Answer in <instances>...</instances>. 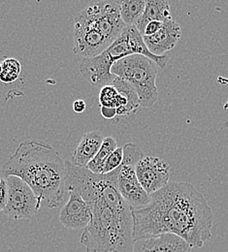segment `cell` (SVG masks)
<instances>
[{
	"mask_svg": "<svg viewBox=\"0 0 228 252\" xmlns=\"http://www.w3.org/2000/svg\"><path fill=\"white\" fill-rule=\"evenodd\" d=\"M103 141L104 137L98 131H91L84 134L73 153L71 163L78 167H87L98 155Z\"/></svg>",
	"mask_w": 228,
	"mask_h": 252,
	"instance_id": "obj_13",
	"label": "cell"
},
{
	"mask_svg": "<svg viewBox=\"0 0 228 252\" xmlns=\"http://www.w3.org/2000/svg\"><path fill=\"white\" fill-rule=\"evenodd\" d=\"M22 71V65L16 59H5L0 62V82L11 84L18 80Z\"/></svg>",
	"mask_w": 228,
	"mask_h": 252,
	"instance_id": "obj_17",
	"label": "cell"
},
{
	"mask_svg": "<svg viewBox=\"0 0 228 252\" xmlns=\"http://www.w3.org/2000/svg\"><path fill=\"white\" fill-rule=\"evenodd\" d=\"M3 178L16 176L33 189L41 205L54 209L65 200V161L49 144L37 140L22 143L1 168Z\"/></svg>",
	"mask_w": 228,
	"mask_h": 252,
	"instance_id": "obj_3",
	"label": "cell"
},
{
	"mask_svg": "<svg viewBox=\"0 0 228 252\" xmlns=\"http://www.w3.org/2000/svg\"><path fill=\"white\" fill-rule=\"evenodd\" d=\"M182 36L180 25L174 20L163 22L160 31L151 36H143L148 50L155 56L162 57L174 49Z\"/></svg>",
	"mask_w": 228,
	"mask_h": 252,
	"instance_id": "obj_11",
	"label": "cell"
},
{
	"mask_svg": "<svg viewBox=\"0 0 228 252\" xmlns=\"http://www.w3.org/2000/svg\"><path fill=\"white\" fill-rule=\"evenodd\" d=\"M145 0H123L120 1L121 17L127 27L136 26L141 19L145 8Z\"/></svg>",
	"mask_w": 228,
	"mask_h": 252,
	"instance_id": "obj_15",
	"label": "cell"
},
{
	"mask_svg": "<svg viewBox=\"0 0 228 252\" xmlns=\"http://www.w3.org/2000/svg\"><path fill=\"white\" fill-rule=\"evenodd\" d=\"M117 185L122 197L132 210L142 209L150 203L151 195L146 192L139 183L134 165L122 163L118 174Z\"/></svg>",
	"mask_w": 228,
	"mask_h": 252,
	"instance_id": "obj_9",
	"label": "cell"
},
{
	"mask_svg": "<svg viewBox=\"0 0 228 252\" xmlns=\"http://www.w3.org/2000/svg\"><path fill=\"white\" fill-rule=\"evenodd\" d=\"M170 5L165 0H148L146 2L145 11L135 26L141 34L145 31L146 27L152 22H166L172 20Z\"/></svg>",
	"mask_w": 228,
	"mask_h": 252,
	"instance_id": "obj_14",
	"label": "cell"
},
{
	"mask_svg": "<svg viewBox=\"0 0 228 252\" xmlns=\"http://www.w3.org/2000/svg\"><path fill=\"white\" fill-rule=\"evenodd\" d=\"M193 248L180 237L162 234L134 242L132 252H192Z\"/></svg>",
	"mask_w": 228,
	"mask_h": 252,
	"instance_id": "obj_12",
	"label": "cell"
},
{
	"mask_svg": "<svg viewBox=\"0 0 228 252\" xmlns=\"http://www.w3.org/2000/svg\"><path fill=\"white\" fill-rule=\"evenodd\" d=\"M127 28L121 17L120 1H98L74 18L75 55L96 58L107 50Z\"/></svg>",
	"mask_w": 228,
	"mask_h": 252,
	"instance_id": "obj_4",
	"label": "cell"
},
{
	"mask_svg": "<svg viewBox=\"0 0 228 252\" xmlns=\"http://www.w3.org/2000/svg\"><path fill=\"white\" fill-rule=\"evenodd\" d=\"M120 167L106 175L92 173L83 187L82 197L92 211L91 222L80 239L87 252H132L133 250L132 209L122 197L117 185Z\"/></svg>",
	"mask_w": 228,
	"mask_h": 252,
	"instance_id": "obj_2",
	"label": "cell"
},
{
	"mask_svg": "<svg viewBox=\"0 0 228 252\" xmlns=\"http://www.w3.org/2000/svg\"><path fill=\"white\" fill-rule=\"evenodd\" d=\"M133 55L147 57L163 70L168 62L167 56H155L148 50L142 34L133 26L127 27L118 39L101 55L96 58L83 59L79 65V71L92 86L101 90L110 85L116 78L111 73L113 65L120 60Z\"/></svg>",
	"mask_w": 228,
	"mask_h": 252,
	"instance_id": "obj_5",
	"label": "cell"
},
{
	"mask_svg": "<svg viewBox=\"0 0 228 252\" xmlns=\"http://www.w3.org/2000/svg\"><path fill=\"white\" fill-rule=\"evenodd\" d=\"M123 161H124V148H118L106 160L103 167L102 175H106L117 170L122 165Z\"/></svg>",
	"mask_w": 228,
	"mask_h": 252,
	"instance_id": "obj_18",
	"label": "cell"
},
{
	"mask_svg": "<svg viewBox=\"0 0 228 252\" xmlns=\"http://www.w3.org/2000/svg\"><path fill=\"white\" fill-rule=\"evenodd\" d=\"M159 66L141 55H133L120 60L111 69V73L127 81L136 91L141 108H152L159 99L157 87Z\"/></svg>",
	"mask_w": 228,
	"mask_h": 252,
	"instance_id": "obj_6",
	"label": "cell"
},
{
	"mask_svg": "<svg viewBox=\"0 0 228 252\" xmlns=\"http://www.w3.org/2000/svg\"><path fill=\"white\" fill-rule=\"evenodd\" d=\"M162 26H163V23H162V22H152V23H150V24L146 27V29H145V31L143 32L142 36H151V35H154L155 33H157V32L160 31V29L162 28Z\"/></svg>",
	"mask_w": 228,
	"mask_h": 252,
	"instance_id": "obj_20",
	"label": "cell"
},
{
	"mask_svg": "<svg viewBox=\"0 0 228 252\" xmlns=\"http://www.w3.org/2000/svg\"><path fill=\"white\" fill-rule=\"evenodd\" d=\"M8 199V187L5 178H0V212H3V210L6 207Z\"/></svg>",
	"mask_w": 228,
	"mask_h": 252,
	"instance_id": "obj_19",
	"label": "cell"
},
{
	"mask_svg": "<svg viewBox=\"0 0 228 252\" xmlns=\"http://www.w3.org/2000/svg\"><path fill=\"white\" fill-rule=\"evenodd\" d=\"M118 149V143L117 141L112 137H106L104 138L103 144L98 151V155L94 158V159L87 165L86 168H88L91 172L102 175L103 167L106 162V160L110 157V155Z\"/></svg>",
	"mask_w": 228,
	"mask_h": 252,
	"instance_id": "obj_16",
	"label": "cell"
},
{
	"mask_svg": "<svg viewBox=\"0 0 228 252\" xmlns=\"http://www.w3.org/2000/svg\"><path fill=\"white\" fill-rule=\"evenodd\" d=\"M86 107H87V104L84 100H76L73 104V110L75 113H78V114L83 113L86 110Z\"/></svg>",
	"mask_w": 228,
	"mask_h": 252,
	"instance_id": "obj_22",
	"label": "cell"
},
{
	"mask_svg": "<svg viewBox=\"0 0 228 252\" xmlns=\"http://www.w3.org/2000/svg\"><path fill=\"white\" fill-rule=\"evenodd\" d=\"M8 187V199L3 213L14 220H31L41 204L31 187L16 176L5 177Z\"/></svg>",
	"mask_w": 228,
	"mask_h": 252,
	"instance_id": "obj_7",
	"label": "cell"
},
{
	"mask_svg": "<svg viewBox=\"0 0 228 252\" xmlns=\"http://www.w3.org/2000/svg\"><path fill=\"white\" fill-rule=\"evenodd\" d=\"M134 242L173 234L193 249H201L212 238L213 212L206 198L187 182H172L151 195L150 203L132 210Z\"/></svg>",
	"mask_w": 228,
	"mask_h": 252,
	"instance_id": "obj_1",
	"label": "cell"
},
{
	"mask_svg": "<svg viewBox=\"0 0 228 252\" xmlns=\"http://www.w3.org/2000/svg\"><path fill=\"white\" fill-rule=\"evenodd\" d=\"M69 200L60 213L61 223L68 229L85 230L92 220V211L88 202L74 189H69Z\"/></svg>",
	"mask_w": 228,
	"mask_h": 252,
	"instance_id": "obj_10",
	"label": "cell"
},
{
	"mask_svg": "<svg viewBox=\"0 0 228 252\" xmlns=\"http://www.w3.org/2000/svg\"><path fill=\"white\" fill-rule=\"evenodd\" d=\"M100 111L102 116L107 119V120H112L117 118V110L112 109V108H105V107H100Z\"/></svg>",
	"mask_w": 228,
	"mask_h": 252,
	"instance_id": "obj_21",
	"label": "cell"
},
{
	"mask_svg": "<svg viewBox=\"0 0 228 252\" xmlns=\"http://www.w3.org/2000/svg\"><path fill=\"white\" fill-rule=\"evenodd\" d=\"M139 183L149 195L165 188L170 182V167L158 157H143L135 166Z\"/></svg>",
	"mask_w": 228,
	"mask_h": 252,
	"instance_id": "obj_8",
	"label": "cell"
}]
</instances>
